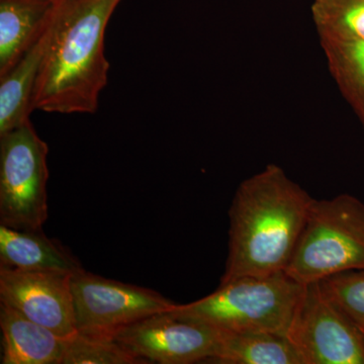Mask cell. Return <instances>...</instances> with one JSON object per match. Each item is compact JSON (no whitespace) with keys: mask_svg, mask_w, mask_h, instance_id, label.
<instances>
[{"mask_svg":"<svg viewBox=\"0 0 364 364\" xmlns=\"http://www.w3.org/2000/svg\"><path fill=\"white\" fill-rule=\"evenodd\" d=\"M72 274L0 267V303L68 338L77 332Z\"/></svg>","mask_w":364,"mask_h":364,"instance_id":"9","label":"cell"},{"mask_svg":"<svg viewBox=\"0 0 364 364\" xmlns=\"http://www.w3.org/2000/svg\"><path fill=\"white\" fill-rule=\"evenodd\" d=\"M363 334H364V331H363Z\"/></svg>","mask_w":364,"mask_h":364,"instance_id":"20","label":"cell"},{"mask_svg":"<svg viewBox=\"0 0 364 364\" xmlns=\"http://www.w3.org/2000/svg\"><path fill=\"white\" fill-rule=\"evenodd\" d=\"M172 309L122 328L112 338L147 363L213 361L219 351L223 332Z\"/></svg>","mask_w":364,"mask_h":364,"instance_id":"8","label":"cell"},{"mask_svg":"<svg viewBox=\"0 0 364 364\" xmlns=\"http://www.w3.org/2000/svg\"><path fill=\"white\" fill-rule=\"evenodd\" d=\"M121 1L63 0L55 4L33 111L59 114L97 111L109 79L105 31Z\"/></svg>","mask_w":364,"mask_h":364,"instance_id":"2","label":"cell"},{"mask_svg":"<svg viewBox=\"0 0 364 364\" xmlns=\"http://www.w3.org/2000/svg\"><path fill=\"white\" fill-rule=\"evenodd\" d=\"M48 1L52 2V4H57L59 2L63 1V0H48Z\"/></svg>","mask_w":364,"mask_h":364,"instance_id":"19","label":"cell"},{"mask_svg":"<svg viewBox=\"0 0 364 364\" xmlns=\"http://www.w3.org/2000/svg\"><path fill=\"white\" fill-rule=\"evenodd\" d=\"M328 68L364 126V41L321 39Z\"/></svg>","mask_w":364,"mask_h":364,"instance_id":"15","label":"cell"},{"mask_svg":"<svg viewBox=\"0 0 364 364\" xmlns=\"http://www.w3.org/2000/svg\"><path fill=\"white\" fill-rule=\"evenodd\" d=\"M2 364H62L68 338L0 303Z\"/></svg>","mask_w":364,"mask_h":364,"instance_id":"10","label":"cell"},{"mask_svg":"<svg viewBox=\"0 0 364 364\" xmlns=\"http://www.w3.org/2000/svg\"><path fill=\"white\" fill-rule=\"evenodd\" d=\"M212 363L222 364H304L287 335L272 332H223Z\"/></svg>","mask_w":364,"mask_h":364,"instance_id":"14","label":"cell"},{"mask_svg":"<svg viewBox=\"0 0 364 364\" xmlns=\"http://www.w3.org/2000/svg\"><path fill=\"white\" fill-rule=\"evenodd\" d=\"M358 269H364V203L347 193L314 200L287 274L306 286Z\"/></svg>","mask_w":364,"mask_h":364,"instance_id":"4","label":"cell"},{"mask_svg":"<svg viewBox=\"0 0 364 364\" xmlns=\"http://www.w3.org/2000/svg\"><path fill=\"white\" fill-rule=\"evenodd\" d=\"M318 284L326 296L364 331V269L337 273Z\"/></svg>","mask_w":364,"mask_h":364,"instance_id":"18","label":"cell"},{"mask_svg":"<svg viewBox=\"0 0 364 364\" xmlns=\"http://www.w3.org/2000/svg\"><path fill=\"white\" fill-rule=\"evenodd\" d=\"M311 11L320 40L364 41V0H313Z\"/></svg>","mask_w":364,"mask_h":364,"instance_id":"16","label":"cell"},{"mask_svg":"<svg viewBox=\"0 0 364 364\" xmlns=\"http://www.w3.org/2000/svg\"><path fill=\"white\" fill-rule=\"evenodd\" d=\"M287 336L304 364H364L363 331L318 282L305 287Z\"/></svg>","mask_w":364,"mask_h":364,"instance_id":"7","label":"cell"},{"mask_svg":"<svg viewBox=\"0 0 364 364\" xmlns=\"http://www.w3.org/2000/svg\"><path fill=\"white\" fill-rule=\"evenodd\" d=\"M112 337L76 332L69 337L62 364H146Z\"/></svg>","mask_w":364,"mask_h":364,"instance_id":"17","label":"cell"},{"mask_svg":"<svg viewBox=\"0 0 364 364\" xmlns=\"http://www.w3.org/2000/svg\"><path fill=\"white\" fill-rule=\"evenodd\" d=\"M54 6L48 0H0V76L43 35Z\"/></svg>","mask_w":364,"mask_h":364,"instance_id":"13","label":"cell"},{"mask_svg":"<svg viewBox=\"0 0 364 364\" xmlns=\"http://www.w3.org/2000/svg\"><path fill=\"white\" fill-rule=\"evenodd\" d=\"M304 284L286 272L242 277L221 282L217 291L172 310L222 332H272L287 335L303 296Z\"/></svg>","mask_w":364,"mask_h":364,"instance_id":"3","label":"cell"},{"mask_svg":"<svg viewBox=\"0 0 364 364\" xmlns=\"http://www.w3.org/2000/svg\"><path fill=\"white\" fill-rule=\"evenodd\" d=\"M315 198L269 164L242 181L230 208L229 254L221 282L286 272Z\"/></svg>","mask_w":364,"mask_h":364,"instance_id":"1","label":"cell"},{"mask_svg":"<svg viewBox=\"0 0 364 364\" xmlns=\"http://www.w3.org/2000/svg\"><path fill=\"white\" fill-rule=\"evenodd\" d=\"M48 153L31 121L0 136V225L43 230L48 219Z\"/></svg>","mask_w":364,"mask_h":364,"instance_id":"5","label":"cell"},{"mask_svg":"<svg viewBox=\"0 0 364 364\" xmlns=\"http://www.w3.org/2000/svg\"><path fill=\"white\" fill-rule=\"evenodd\" d=\"M52 14L39 39L11 70L0 76V136L30 122L33 93L51 35Z\"/></svg>","mask_w":364,"mask_h":364,"instance_id":"12","label":"cell"},{"mask_svg":"<svg viewBox=\"0 0 364 364\" xmlns=\"http://www.w3.org/2000/svg\"><path fill=\"white\" fill-rule=\"evenodd\" d=\"M71 289L76 329L86 334L112 337L122 328L176 305L153 289L105 279L83 268L72 274Z\"/></svg>","mask_w":364,"mask_h":364,"instance_id":"6","label":"cell"},{"mask_svg":"<svg viewBox=\"0 0 364 364\" xmlns=\"http://www.w3.org/2000/svg\"><path fill=\"white\" fill-rule=\"evenodd\" d=\"M0 267L67 273L82 269L77 258L43 230L23 231L4 225H0Z\"/></svg>","mask_w":364,"mask_h":364,"instance_id":"11","label":"cell"}]
</instances>
